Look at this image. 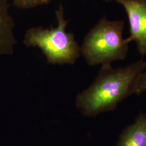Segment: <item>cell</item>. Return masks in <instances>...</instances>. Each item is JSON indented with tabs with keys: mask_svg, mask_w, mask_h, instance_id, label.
<instances>
[{
	"mask_svg": "<svg viewBox=\"0 0 146 146\" xmlns=\"http://www.w3.org/2000/svg\"><path fill=\"white\" fill-rule=\"evenodd\" d=\"M124 22L100 20L84 38L81 52L89 66L111 64L127 56L128 43L123 37Z\"/></svg>",
	"mask_w": 146,
	"mask_h": 146,
	"instance_id": "3957f363",
	"label": "cell"
},
{
	"mask_svg": "<svg viewBox=\"0 0 146 146\" xmlns=\"http://www.w3.org/2000/svg\"><path fill=\"white\" fill-rule=\"evenodd\" d=\"M54 0H13V3L19 9H31L40 5H48Z\"/></svg>",
	"mask_w": 146,
	"mask_h": 146,
	"instance_id": "52a82bcc",
	"label": "cell"
},
{
	"mask_svg": "<svg viewBox=\"0 0 146 146\" xmlns=\"http://www.w3.org/2000/svg\"><path fill=\"white\" fill-rule=\"evenodd\" d=\"M146 69V61L142 58L117 69L111 64L102 66L93 84L78 95L77 108L84 116L93 117L115 110L133 94L137 78Z\"/></svg>",
	"mask_w": 146,
	"mask_h": 146,
	"instance_id": "6da1fadb",
	"label": "cell"
},
{
	"mask_svg": "<svg viewBox=\"0 0 146 146\" xmlns=\"http://www.w3.org/2000/svg\"><path fill=\"white\" fill-rule=\"evenodd\" d=\"M58 25L55 28L33 27L26 33L23 43L28 47H38L51 64H73L81 55V47L72 33L66 31L68 21L64 17L61 5L55 11Z\"/></svg>",
	"mask_w": 146,
	"mask_h": 146,
	"instance_id": "7a4b0ae2",
	"label": "cell"
},
{
	"mask_svg": "<svg viewBox=\"0 0 146 146\" xmlns=\"http://www.w3.org/2000/svg\"><path fill=\"white\" fill-rule=\"evenodd\" d=\"M122 5L128 16L130 35L127 43L134 41L142 56L146 55V0H104Z\"/></svg>",
	"mask_w": 146,
	"mask_h": 146,
	"instance_id": "277c9868",
	"label": "cell"
},
{
	"mask_svg": "<svg viewBox=\"0 0 146 146\" xmlns=\"http://www.w3.org/2000/svg\"><path fill=\"white\" fill-rule=\"evenodd\" d=\"M115 146H146V113L141 112L125 128Z\"/></svg>",
	"mask_w": 146,
	"mask_h": 146,
	"instance_id": "8992f818",
	"label": "cell"
},
{
	"mask_svg": "<svg viewBox=\"0 0 146 146\" xmlns=\"http://www.w3.org/2000/svg\"><path fill=\"white\" fill-rule=\"evenodd\" d=\"M146 92V69L141 73L136 82L133 94L141 95Z\"/></svg>",
	"mask_w": 146,
	"mask_h": 146,
	"instance_id": "ba28073f",
	"label": "cell"
},
{
	"mask_svg": "<svg viewBox=\"0 0 146 146\" xmlns=\"http://www.w3.org/2000/svg\"><path fill=\"white\" fill-rule=\"evenodd\" d=\"M9 8V0H0V56L13 55L17 43L14 32L15 25Z\"/></svg>",
	"mask_w": 146,
	"mask_h": 146,
	"instance_id": "5b68a950",
	"label": "cell"
}]
</instances>
